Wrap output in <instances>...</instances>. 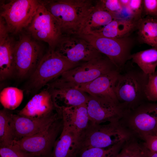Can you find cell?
<instances>
[{"instance_id":"8fae6325","label":"cell","mask_w":157,"mask_h":157,"mask_svg":"<svg viewBox=\"0 0 157 157\" xmlns=\"http://www.w3.org/2000/svg\"><path fill=\"white\" fill-rule=\"evenodd\" d=\"M53 50L76 63H81L104 55L86 40L75 36H63Z\"/></svg>"},{"instance_id":"e575fe53","label":"cell","mask_w":157,"mask_h":157,"mask_svg":"<svg viewBox=\"0 0 157 157\" xmlns=\"http://www.w3.org/2000/svg\"><path fill=\"white\" fill-rule=\"evenodd\" d=\"M115 157H131L129 144L124 145Z\"/></svg>"},{"instance_id":"7402d4cb","label":"cell","mask_w":157,"mask_h":157,"mask_svg":"<svg viewBox=\"0 0 157 157\" xmlns=\"http://www.w3.org/2000/svg\"><path fill=\"white\" fill-rule=\"evenodd\" d=\"M115 19L114 15L95 3L81 34H94Z\"/></svg>"},{"instance_id":"d590c367","label":"cell","mask_w":157,"mask_h":157,"mask_svg":"<svg viewBox=\"0 0 157 157\" xmlns=\"http://www.w3.org/2000/svg\"><path fill=\"white\" fill-rule=\"evenodd\" d=\"M144 149L148 157H157V153L151 152L143 146Z\"/></svg>"},{"instance_id":"9a60e30c","label":"cell","mask_w":157,"mask_h":157,"mask_svg":"<svg viewBox=\"0 0 157 157\" xmlns=\"http://www.w3.org/2000/svg\"><path fill=\"white\" fill-rule=\"evenodd\" d=\"M56 110L50 91L47 88L35 94L17 114L31 119H38L48 116Z\"/></svg>"},{"instance_id":"f1b7e54d","label":"cell","mask_w":157,"mask_h":157,"mask_svg":"<svg viewBox=\"0 0 157 157\" xmlns=\"http://www.w3.org/2000/svg\"><path fill=\"white\" fill-rule=\"evenodd\" d=\"M95 4L114 15L117 19L124 8L119 0H100L95 1Z\"/></svg>"},{"instance_id":"277c9868","label":"cell","mask_w":157,"mask_h":157,"mask_svg":"<svg viewBox=\"0 0 157 157\" xmlns=\"http://www.w3.org/2000/svg\"><path fill=\"white\" fill-rule=\"evenodd\" d=\"M129 137L119 122L99 124L90 122L78 140L77 148L78 152L87 147L107 148L126 142Z\"/></svg>"},{"instance_id":"484cf974","label":"cell","mask_w":157,"mask_h":157,"mask_svg":"<svg viewBox=\"0 0 157 157\" xmlns=\"http://www.w3.org/2000/svg\"><path fill=\"white\" fill-rule=\"evenodd\" d=\"M23 95V91L20 89L13 87H6L0 92V103L4 108L13 110L20 105Z\"/></svg>"},{"instance_id":"d6986e66","label":"cell","mask_w":157,"mask_h":157,"mask_svg":"<svg viewBox=\"0 0 157 157\" xmlns=\"http://www.w3.org/2000/svg\"><path fill=\"white\" fill-rule=\"evenodd\" d=\"M48 89L56 108L62 109L86 104L88 94L78 89L71 88Z\"/></svg>"},{"instance_id":"7c38bea8","label":"cell","mask_w":157,"mask_h":157,"mask_svg":"<svg viewBox=\"0 0 157 157\" xmlns=\"http://www.w3.org/2000/svg\"><path fill=\"white\" fill-rule=\"evenodd\" d=\"M86 106L90 122L96 124L118 122L126 111L118 102L110 98L89 94Z\"/></svg>"},{"instance_id":"30bf717a","label":"cell","mask_w":157,"mask_h":157,"mask_svg":"<svg viewBox=\"0 0 157 157\" xmlns=\"http://www.w3.org/2000/svg\"><path fill=\"white\" fill-rule=\"evenodd\" d=\"M28 33L35 40L47 43L49 49H54L63 36L56 20L41 1L33 19L27 27Z\"/></svg>"},{"instance_id":"4316f807","label":"cell","mask_w":157,"mask_h":157,"mask_svg":"<svg viewBox=\"0 0 157 157\" xmlns=\"http://www.w3.org/2000/svg\"><path fill=\"white\" fill-rule=\"evenodd\" d=\"M125 142H123L106 148L87 147L81 149L77 157H115Z\"/></svg>"},{"instance_id":"9c48e42d","label":"cell","mask_w":157,"mask_h":157,"mask_svg":"<svg viewBox=\"0 0 157 157\" xmlns=\"http://www.w3.org/2000/svg\"><path fill=\"white\" fill-rule=\"evenodd\" d=\"M63 125L61 116L44 130L14 141L13 145L30 157H50Z\"/></svg>"},{"instance_id":"f35d334b","label":"cell","mask_w":157,"mask_h":157,"mask_svg":"<svg viewBox=\"0 0 157 157\" xmlns=\"http://www.w3.org/2000/svg\"><path fill=\"white\" fill-rule=\"evenodd\" d=\"M155 19L157 21V18H156Z\"/></svg>"},{"instance_id":"836d02e7","label":"cell","mask_w":157,"mask_h":157,"mask_svg":"<svg viewBox=\"0 0 157 157\" xmlns=\"http://www.w3.org/2000/svg\"><path fill=\"white\" fill-rule=\"evenodd\" d=\"M131 157H148L143 147L136 143L128 144Z\"/></svg>"},{"instance_id":"8d00e7d4","label":"cell","mask_w":157,"mask_h":157,"mask_svg":"<svg viewBox=\"0 0 157 157\" xmlns=\"http://www.w3.org/2000/svg\"><path fill=\"white\" fill-rule=\"evenodd\" d=\"M119 1L123 8H126L129 6L130 0H119Z\"/></svg>"},{"instance_id":"ac0fdd59","label":"cell","mask_w":157,"mask_h":157,"mask_svg":"<svg viewBox=\"0 0 157 157\" xmlns=\"http://www.w3.org/2000/svg\"><path fill=\"white\" fill-rule=\"evenodd\" d=\"M59 109L63 123L74 134L77 144L79 137L90 122L86 104Z\"/></svg>"},{"instance_id":"2e32d148","label":"cell","mask_w":157,"mask_h":157,"mask_svg":"<svg viewBox=\"0 0 157 157\" xmlns=\"http://www.w3.org/2000/svg\"><path fill=\"white\" fill-rule=\"evenodd\" d=\"M3 20L0 19V80L4 81L14 75L15 43Z\"/></svg>"},{"instance_id":"e0dca14e","label":"cell","mask_w":157,"mask_h":157,"mask_svg":"<svg viewBox=\"0 0 157 157\" xmlns=\"http://www.w3.org/2000/svg\"><path fill=\"white\" fill-rule=\"evenodd\" d=\"M119 72L117 69L113 70L75 88L91 96L108 98L119 103L114 89Z\"/></svg>"},{"instance_id":"74e56055","label":"cell","mask_w":157,"mask_h":157,"mask_svg":"<svg viewBox=\"0 0 157 157\" xmlns=\"http://www.w3.org/2000/svg\"><path fill=\"white\" fill-rule=\"evenodd\" d=\"M155 135L157 137V132H156Z\"/></svg>"},{"instance_id":"d6a6232c","label":"cell","mask_w":157,"mask_h":157,"mask_svg":"<svg viewBox=\"0 0 157 157\" xmlns=\"http://www.w3.org/2000/svg\"><path fill=\"white\" fill-rule=\"evenodd\" d=\"M142 138L144 141L143 146L149 151L157 153V137L155 135H149Z\"/></svg>"},{"instance_id":"603a6c76","label":"cell","mask_w":157,"mask_h":157,"mask_svg":"<svg viewBox=\"0 0 157 157\" xmlns=\"http://www.w3.org/2000/svg\"><path fill=\"white\" fill-rule=\"evenodd\" d=\"M138 41L152 47H157V21L149 16L142 17L138 22Z\"/></svg>"},{"instance_id":"44dd1931","label":"cell","mask_w":157,"mask_h":157,"mask_svg":"<svg viewBox=\"0 0 157 157\" xmlns=\"http://www.w3.org/2000/svg\"><path fill=\"white\" fill-rule=\"evenodd\" d=\"M138 21L130 17L115 19L92 34L114 38L129 36L136 30Z\"/></svg>"},{"instance_id":"4dcf8cb0","label":"cell","mask_w":157,"mask_h":157,"mask_svg":"<svg viewBox=\"0 0 157 157\" xmlns=\"http://www.w3.org/2000/svg\"><path fill=\"white\" fill-rule=\"evenodd\" d=\"M1 157H30L16 146L0 147Z\"/></svg>"},{"instance_id":"4fadbf2b","label":"cell","mask_w":157,"mask_h":157,"mask_svg":"<svg viewBox=\"0 0 157 157\" xmlns=\"http://www.w3.org/2000/svg\"><path fill=\"white\" fill-rule=\"evenodd\" d=\"M132 129L142 138L155 135L157 132V102L146 101L135 108L127 111Z\"/></svg>"},{"instance_id":"f546056e","label":"cell","mask_w":157,"mask_h":157,"mask_svg":"<svg viewBox=\"0 0 157 157\" xmlns=\"http://www.w3.org/2000/svg\"><path fill=\"white\" fill-rule=\"evenodd\" d=\"M126 9L131 18L138 21L142 17L143 0H130Z\"/></svg>"},{"instance_id":"cb8c5ba5","label":"cell","mask_w":157,"mask_h":157,"mask_svg":"<svg viewBox=\"0 0 157 157\" xmlns=\"http://www.w3.org/2000/svg\"><path fill=\"white\" fill-rule=\"evenodd\" d=\"M130 60L145 74L154 73L157 66V47L132 54Z\"/></svg>"},{"instance_id":"5bb4252c","label":"cell","mask_w":157,"mask_h":157,"mask_svg":"<svg viewBox=\"0 0 157 157\" xmlns=\"http://www.w3.org/2000/svg\"><path fill=\"white\" fill-rule=\"evenodd\" d=\"M61 116L60 112L57 108L51 115L38 119H31L11 113V124L15 141L43 131Z\"/></svg>"},{"instance_id":"d4e9b609","label":"cell","mask_w":157,"mask_h":157,"mask_svg":"<svg viewBox=\"0 0 157 157\" xmlns=\"http://www.w3.org/2000/svg\"><path fill=\"white\" fill-rule=\"evenodd\" d=\"M11 114L4 108L0 111V147L13 144L15 140L11 124Z\"/></svg>"},{"instance_id":"52a82bcc","label":"cell","mask_w":157,"mask_h":157,"mask_svg":"<svg viewBox=\"0 0 157 157\" xmlns=\"http://www.w3.org/2000/svg\"><path fill=\"white\" fill-rule=\"evenodd\" d=\"M28 34H22L14 49V75L20 78H29L44 55L40 45Z\"/></svg>"},{"instance_id":"ba28073f","label":"cell","mask_w":157,"mask_h":157,"mask_svg":"<svg viewBox=\"0 0 157 157\" xmlns=\"http://www.w3.org/2000/svg\"><path fill=\"white\" fill-rule=\"evenodd\" d=\"M39 3L36 0H12L1 3L0 18L9 33L16 34L27 28Z\"/></svg>"},{"instance_id":"ab89813d","label":"cell","mask_w":157,"mask_h":157,"mask_svg":"<svg viewBox=\"0 0 157 157\" xmlns=\"http://www.w3.org/2000/svg\"><path fill=\"white\" fill-rule=\"evenodd\" d=\"M156 71H157V70H156Z\"/></svg>"},{"instance_id":"6da1fadb","label":"cell","mask_w":157,"mask_h":157,"mask_svg":"<svg viewBox=\"0 0 157 157\" xmlns=\"http://www.w3.org/2000/svg\"><path fill=\"white\" fill-rule=\"evenodd\" d=\"M41 1L56 20L63 36L81 34L95 5L91 0Z\"/></svg>"},{"instance_id":"7a4b0ae2","label":"cell","mask_w":157,"mask_h":157,"mask_svg":"<svg viewBox=\"0 0 157 157\" xmlns=\"http://www.w3.org/2000/svg\"><path fill=\"white\" fill-rule=\"evenodd\" d=\"M148 75L137 66L128 67L126 64L119 72L114 92L121 106L128 111L148 101L145 93Z\"/></svg>"},{"instance_id":"1f68e13d","label":"cell","mask_w":157,"mask_h":157,"mask_svg":"<svg viewBox=\"0 0 157 157\" xmlns=\"http://www.w3.org/2000/svg\"><path fill=\"white\" fill-rule=\"evenodd\" d=\"M143 13L146 16L157 18V0H143Z\"/></svg>"},{"instance_id":"5b68a950","label":"cell","mask_w":157,"mask_h":157,"mask_svg":"<svg viewBox=\"0 0 157 157\" xmlns=\"http://www.w3.org/2000/svg\"><path fill=\"white\" fill-rule=\"evenodd\" d=\"M80 64L72 62L53 49H49L28 78L25 90L28 93L36 94L42 87L64 72Z\"/></svg>"},{"instance_id":"3957f363","label":"cell","mask_w":157,"mask_h":157,"mask_svg":"<svg viewBox=\"0 0 157 157\" xmlns=\"http://www.w3.org/2000/svg\"><path fill=\"white\" fill-rule=\"evenodd\" d=\"M116 69H118L107 57L103 55L81 63L65 72L46 86L49 89L75 88Z\"/></svg>"},{"instance_id":"ffe728a7","label":"cell","mask_w":157,"mask_h":157,"mask_svg":"<svg viewBox=\"0 0 157 157\" xmlns=\"http://www.w3.org/2000/svg\"><path fill=\"white\" fill-rule=\"evenodd\" d=\"M63 125L50 157H77L78 152L75 135L63 123Z\"/></svg>"},{"instance_id":"8992f818","label":"cell","mask_w":157,"mask_h":157,"mask_svg":"<svg viewBox=\"0 0 157 157\" xmlns=\"http://www.w3.org/2000/svg\"><path fill=\"white\" fill-rule=\"evenodd\" d=\"M76 36L86 40L107 57L119 71L130 60L135 41L130 36L117 38L92 34H82Z\"/></svg>"},{"instance_id":"83f0119b","label":"cell","mask_w":157,"mask_h":157,"mask_svg":"<svg viewBox=\"0 0 157 157\" xmlns=\"http://www.w3.org/2000/svg\"><path fill=\"white\" fill-rule=\"evenodd\" d=\"M145 93L148 101L157 102V71L148 74L145 89Z\"/></svg>"}]
</instances>
